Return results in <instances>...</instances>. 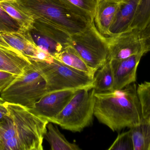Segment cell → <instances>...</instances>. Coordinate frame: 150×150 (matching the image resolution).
<instances>
[{"instance_id":"1","label":"cell","mask_w":150,"mask_h":150,"mask_svg":"<svg viewBox=\"0 0 150 150\" xmlns=\"http://www.w3.org/2000/svg\"><path fill=\"white\" fill-rule=\"evenodd\" d=\"M8 114L0 122L2 150H43L49 122L23 106L5 101Z\"/></svg>"},{"instance_id":"2","label":"cell","mask_w":150,"mask_h":150,"mask_svg":"<svg viewBox=\"0 0 150 150\" xmlns=\"http://www.w3.org/2000/svg\"><path fill=\"white\" fill-rule=\"evenodd\" d=\"M95 98L94 116L114 132L131 128L144 121L134 83L120 90L95 93Z\"/></svg>"},{"instance_id":"3","label":"cell","mask_w":150,"mask_h":150,"mask_svg":"<svg viewBox=\"0 0 150 150\" xmlns=\"http://www.w3.org/2000/svg\"><path fill=\"white\" fill-rule=\"evenodd\" d=\"M15 2L34 19L59 27L73 35L83 31L93 20L61 0H17Z\"/></svg>"},{"instance_id":"4","label":"cell","mask_w":150,"mask_h":150,"mask_svg":"<svg viewBox=\"0 0 150 150\" xmlns=\"http://www.w3.org/2000/svg\"><path fill=\"white\" fill-rule=\"evenodd\" d=\"M30 61L45 78L47 93L62 90L93 87L94 78L54 57L49 61Z\"/></svg>"},{"instance_id":"5","label":"cell","mask_w":150,"mask_h":150,"mask_svg":"<svg viewBox=\"0 0 150 150\" xmlns=\"http://www.w3.org/2000/svg\"><path fill=\"white\" fill-rule=\"evenodd\" d=\"M0 93L6 102L31 109L47 93L46 82L31 62L23 74L18 76Z\"/></svg>"},{"instance_id":"6","label":"cell","mask_w":150,"mask_h":150,"mask_svg":"<svg viewBox=\"0 0 150 150\" xmlns=\"http://www.w3.org/2000/svg\"><path fill=\"white\" fill-rule=\"evenodd\" d=\"M93 88L78 89L59 114L55 124L63 129L80 132L92 124L95 106Z\"/></svg>"},{"instance_id":"7","label":"cell","mask_w":150,"mask_h":150,"mask_svg":"<svg viewBox=\"0 0 150 150\" xmlns=\"http://www.w3.org/2000/svg\"><path fill=\"white\" fill-rule=\"evenodd\" d=\"M70 45L89 67L96 71L107 61V38L99 31L94 20L83 31L71 35Z\"/></svg>"},{"instance_id":"8","label":"cell","mask_w":150,"mask_h":150,"mask_svg":"<svg viewBox=\"0 0 150 150\" xmlns=\"http://www.w3.org/2000/svg\"><path fill=\"white\" fill-rule=\"evenodd\" d=\"M29 31L36 46L53 57L67 47L70 43V36L68 33L45 21L35 20Z\"/></svg>"},{"instance_id":"9","label":"cell","mask_w":150,"mask_h":150,"mask_svg":"<svg viewBox=\"0 0 150 150\" xmlns=\"http://www.w3.org/2000/svg\"><path fill=\"white\" fill-rule=\"evenodd\" d=\"M77 90H62L47 93L34 105L33 108L28 109L36 116L55 124L56 118Z\"/></svg>"},{"instance_id":"10","label":"cell","mask_w":150,"mask_h":150,"mask_svg":"<svg viewBox=\"0 0 150 150\" xmlns=\"http://www.w3.org/2000/svg\"><path fill=\"white\" fill-rule=\"evenodd\" d=\"M140 31L130 29L111 37H107L108 48V60H120L144 53Z\"/></svg>"},{"instance_id":"11","label":"cell","mask_w":150,"mask_h":150,"mask_svg":"<svg viewBox=\"0 0 150 150\" xmlns=\"http://www.w3.org/2000/svg\"><path fill=\"white\" fill-rule=\"evenodd\" d=\"M144 55L137 54L122 60H110L114 76V91L120 90L136 81L137 67Z\"/></svg>"},{"instance_id":"12","label":"cell","mask_w":150,"mask_h":150,"mask_svg":"<svg viewBox=\"0 0 150 150\" xmlns=\"http://www.w3.org/2000/svg\"><path fill=\"white\" fill-rule=\"evenodd\" d=\"M140 0H123L118 3L116 13L109 29V37L130 30Z\"/></svg>"},{"instance_id":"13","label":"cell","mask_w":150,"mask_h":150,"mask_svg":"<svg viewBox=\"0 0 150 150\" xmlns=\"http://www.w3.org/2000/svg\"><path fill=\"white\" fill-rule=\"evenodd\" d=\"M5 41L10 46L18 50L30 60L37 59L40 49L32 39L29 31L9 33H1Z\"/></svg>"},{"instance_id":"14","label":"cell","mask_w":150,"mask_h":150,"mask_svg":"<svg viewBox=\"0 0 150 150\" xmlns=\"http://www.w3.org/2000/svg\"><path fill=\"white\" fill-rule=\"evenodd\" d=\"M31 64V61L18 50L12 47H0L1 70L22 75Z\"/></svg>"},{"instance_id":"15","label":"cell","mask_w":150,"mask_h":150,"mask_svg":"<svg viewBox=\"0 0 150 150\" xmlns=\"http://www.w3.org/2000/svg\"><path fill=\"white\" fill-rule=\"evenodd\" d=\"M118 3L111 0H98L93 20L99 31L105 37H109Z\"/></svg>"},{"instance_id":"16","label":"cell","mask_w":150,"mask_h":150,"mask_svg":"<svg viewBox=\"0 0 150 150\" xmlns=\"http://www.w3.org/2000/svg\"><path fill=\"white\" fill-rule=\"evenodd\" d=\"M53 57L62 63L77 70L84 72L94 78L97 71L89 67L71 45L64 48Z\"/></svg>"},{"instance_id":"17","label":"cell","mask_w":150,"mask_h":150,"mask_svg":"<svg viewBox=\"0 0 150 150\" xmlns=\"http://www.w3.org/2000/svg\"><path fill=\"white\" fill-rule=\"evenodd\" d=\"M114 76L110 60L97 70L94 76L93 89L95 93L114 91Z\"/></svg>"},{"instance_id":"18","label":"cell","mask_w":150,"mask_h":150,"mask_svg":"<svg viewBox=\"0 0 150 150\" xmlns=\"http://www.w3.org/2000/svg\"><path fill=\"white\" fill-rule=\"evenodd\" d=\"M44 138L49 143L52 150H79L81 149L75 143L69 142L56 126L49 122Z\"/></svg>"},{"instance_id":"19","label":"cell","mask_w":150,"mask_h":150,"mask_svg":"<svg viewBox=\"0 0 150 150\" xmlns=\"http://www.w3.org/2000/svg\"><path fill=\"white\" fill-rule=\"evenodd\" d=\"M0 6L16 20L21 31H28L33 26L34 19L25 12L15 1H0Z\"/></svg>"},{"instance_id":"20","label":"cell","mask_w":150,"mask_h":150,"mask_svg":"<svg viewBox=\"0 0 150 150\" xmlns=\"http://www.w3.org/2000/svg\"><path fill=\"white\" fill-rule=\"evenodd\" d=\"M134 150H150V124L144 121L129 129Z\"/></svg>"},{"instance_id":"21","label":"cell","mask_w":150,"mask_h":150,"mask_svg":"<svg viewBox=\"0 0 150 150\" xmlns=\"http://www.w3.org/2000/svg\"><path fill=\"white\" fill-rule=\"evenodd\" d=\"M150 22V0H140L130 29L142 31Z\"/></svg>"},{"instance_id":"22","label":"cell","mask_w":150,"mask_h":150,"mask_svg":"<svg viewBox=\"0 0 150 150\" xmlns=\"http://www.w3.org/2000/svg\"><path fill=\"white\" fill-rule=\"evenodd\" d=\"M137 92L144 120L150 124V82H144L138 84Z\"/></svg>"},{"instance_id":"23","label":"cell","mask_w":150,"mask_h":150,"mask_svg":"<svg viewBox=\"0 0 150 150\" xmlns=\"http://www.w3.org/2000/svg\"><path fill=\"white\" fill-rule=\"evenodd\" d=\"M68 5L86 14L94 19L96 6L98 0H61Z\"/></svg>"},{"instance_id":"24","label":"cell","mask_w":150,"mask_h":150,"mask_svg":"<svg viewBox=\"0 0 150 150\" xmlns=\"http://www.w3.org/2000/svg\"><path fill=\"white\" fill-rule=\"evenodd\" d=\"M109 150H134L130 130L119 134Z\"/></svg>"},{"instance_id":"25","label":"cell","mask_w":150,"mask_h":150,"mask_svg":"<svg viewBox=\"0 0 150 150\" xmlns=\"http://www.w3.org/2000/svg\"><path fill=\"white\" fill-rule=\"evenodd\" d=\"M19 28L16 20L0 6V33L16 32L18 31Z\"/></svg>"},{"instance_id":"26","label":"cell","mask_w":150,"mask_h":150,"mask_svg":"<svg viewBox=\"0 0 150 150\" xmlns=\"http://www.w3.org/2000/svg\"><path fill=\"white\" fill-rule=\"evenodd\" d=\"M140 38L144 54L150 52V22L143 29L140 31Z\"/></svg>"},{"instance_id":"27","label":"cell","mask_w":150,"mask_h":150,"mask_svg":"<svg viewBox=\"0 0 150 150\" xmlns=\"http://www.w3.org/2000/svg\"><path fill=\"white\" fill-rule=\"evenodd\" d=\"M18 76L0 70V93L5 90Z\"/></svg>"},{"instance_id":"28","label":"cell","mask_w":150,"mask_h":150,"mask_svg":"<svg viewBox=\"0 0 150 150\" xmlns=\"http://www.w3.org/2000/svg\"><path fill=\"white\" fill-rule=\"evenodd\" d=\"M8 114V108L5 105V101L0 96V122Z\"/></svg>"},{"instance_id":"29","label":"cell","mask_w":150,"mask_h":150,"mask_svg":"<svg viewBox=\"0 0 150 150\" xmlns=\"http://www.w3.org/2000/svg\"><path fill=\"white\" fill-rule=\"evenodd\" d=\"M0 47L4 48H11V47L10 46L8 43L5 41L2 36L1 33H0Z\"/></svg>"},{"instance_id":"30","label":"cell","mask_w":150,"mask_h":150,"mask_svg":"<svg viewBox=\"0 0 150 150\" xmlns=\"http://www.w3.org/2000/svg\"><path fill=\"white\" fill-rule=\"evenodd\" d=\"M17 0H0V1H7V2H11L15 1Z\"/></svg>"},{"instance_id":"31","label":"cell","mask_w":150,"mask_h":150,"mask_svg":"<svg viewBox=\"0 0 150 150\" xmlns=\"http://www.w3.org/2000/svg\"><path fill=\"white\" fill-rule=\"evenodd\" d=\"M111 1H114L116 2L119 3L121 1H123V0H111Z\"/></svg>"},{"instance_id":"32","label":"cell","mask_w":150,"mask_h":150,"mask_svg":"<svg viewBox=\"0 0 150 150\" xmlns=\"http://www.w3.org/2000/svg\"><path fill=\"white\" fill-rule=\"evenodd\" d=\"M0 150H2V147L1 145V143H0Z\"/></svg>"}]
</instances>
